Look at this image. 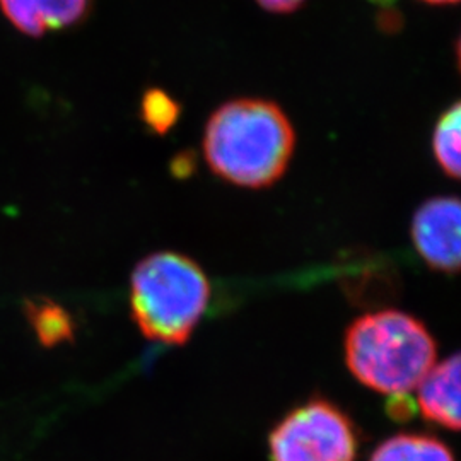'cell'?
<instances>
[{
    "instance_id": "obj_10",
    "label": "cell",
    "mask_w": 461,
    "mask_h": 461,
    "mask_svg": "<svg viewBox=\"0 0 461 461\" xmlns=\"http://www.w3.org/2000/svg\"><path fill=\"white\" fill-rule=\"evenodd\" d=\"M28 314L38 339L45 346H57L67 339H72L74 323L66 310L57 306L55 303H32Z\"/></svg>"
},
{
    "instance_id": "obj_9",
    "label": "cell",
    "mask_w": 461,
    "mask_h": 461,
    "mask_svg": "<svg viewBox=\"0 0 461 461\" xmlns=\"http://www.w3.org/2000/svg\"><path fill=\"white\" fill-rule=\"evenodd\" d=\"M461 106L460 103L451 104L443 115L439 116L434 135L432 152L439 167L446 176L456 180L461 171Z\"/></svg>"
},
{
    "instance_id": "obj_13",
    "label": "cell",
    "mask_w": 461,
    "mask_h": 461,
    "mask_svg": "<svg viewBox=\"0 0 461 461\" xmlns=\"http://www.w3.org/2000/svg\"><path fill=\"white\" fill-rule=\"evenodd\" d=\"M257 2L264 7L265 11L285 14L299 9L306 0H257Z\"/></svg>"
},
{
    "instance_id": "obj_14",
    "label": "cell",
    "mask_w": 461,
    "mask_h": 461,
    "mask_svg": "<svg viewBox=\"0 0 461 461\" xmlns=\"http://www.w3.org/2000/svg\"><path fill=\"white\" fill-rule=\"evenodd\" d=\"M422 2H428L432 5H447V4H456L458 0H422Z\"/></svg>"
},
{
    "instance_id": "obj_2",
    "label": "cell",
    "mask_w": 461,
    "mask_h": 461,
    "mask_svg": "<svg viewBox=\"0 0 461 461\" xmlns=\"http://www.w3.org/2000/svg\"><path fill=\"white\" fill-rule=\"evenodd\" d=\"M344 348L354 378L390 396L415 390L438 357L436 340L426 325L398 310L356 318L347 329Z\"/></svg>"
},
{
    "instance_id": "obj_6",
    "label": "cell",
    "mask_w": 461,
    "mask_h": 461,
    "mask_svg": "<svg viewBox=\"0 0 461 461\" xmlns=\"http://www.w3.org/2000/svg\"><path fill=\"white\" fill-rule=\"evenodd\" d=\"M0 11L21 33L40 38L83 23L91 0H0Z\"/></svg>"
},
{
    "instance_id": "obj_12",
    "label": "cell",
    "mask_w": 461,
    "mask_h": 461,
    "mask_svg": "<svg viewBox=\"0 0 461 461\" xmlns=\"http://www.w3.org/2000/svg\"><path fill=\"white\" fill-rule=\"evenodd\" d=\"M388 412L395 420H411L415 413L412 398L409 396V393L392 396V400L388 403Z\"/></svg>"
},
{
    "instance_id": "obj_7",
    "label": "cell",
    "mask_w": 461,
    "mask_h": 461,
    "mask_svg": "<svg viewBox=\"0 0 461 461\" xmlns=\"http://www.w3.org/2000/svg\"><path fill=\"white\" fill-rule=\"evenodd\" d=\"M460 354L434 364L419 383L417 403L422 417L439 428L460 430Z\"/></svg>"
},
{
    "instance_id": "obj_11",
    "label": "cell",
    "mask_w": 461,
    "mask_h": 461,
    "mask_svg": "<svg viewBox=\"0 0 461 461\" xmlns=\"http://www.w3.org/2000/svg\"><path fill=\"white\" fill-rule=\"evenodd\" d=\"M182 113V104L163 89H149L142 96L140 116L154 133L171 131Z\"/></svg>"
},
{
    "instance_id": "obj_5",
    "label": "cell",
    "mask_w": 461,
    "mask_h": 461,
    "mask_svg": "<svg viewBox=\"0 0 461 461\" xmlns=\"http://www.w3.org/2000/svg\"><path fill=\"white\" fill-rule=\"evenodd\" d=\"M412 241L432 270L456 274L461 262L460 200L434 197L424 202L413 215Z\"/></svg>"
},
{
    "instance_id": "obj_4",
    "label": "cell",
    "mask_w": 461,
    "mask_h": 461,
    "mask_svg": "<svg viewBox=\"0 0 461 461\" xmlns=\"http://www.w3.org/2000/svg\"><path fill=\"white\" fill-rule=\"evenodd\" d=\"M268 447L270 461H356L359 438L339 405L314 396L280 419Z\"/></svg>"
},
{
    "instance_id": "obj_1",
    "label": "cell",
    "mask_w": 461,
    "mask_h": 461,
    "mask_svg": "<svg viewBox=\"0 0 461 461\" xmlns=\"http://www.w3.org/2000/svg\"><path fill=\"white\" fill-rule=\"evenodd\" d=\"M296 133L277 103L238 98L219 106L203 133L209 167L226 182L265 188L279 180L293 159Z\"/></svg>"
},
{
    "instance_id": "obj_8",
    "label": "cell",
    "mask_w": 461,
    "mask_h": 461,
    "mask_svg": "<svg viewBox=\"0 0 461 461\" xmlns=\"http://www.w3.org/2000/svg\"><path fill=\"white\" fill-rule=\"evenodd\" d=\"M369 461H455L451 449L428 434H396L373 451Z\"/></svg>"
},
{
    "instance_id": "obj_3",
    "label": "cell",
    "mask_w": 461,
    "mask_h": 461,
    "mask_svg": "<svg viewBox=\"0 0 461 461\" xmlns=\"http://www.w3.org/2000/svg\"><path fill=\"white\" fill-rule=\"evenodd\" d=\"M211 282L202 267L176 251H158L135 265L131 310L144 337L166 346H183L203 318Z\"/></svg>"
}]
</instances>
